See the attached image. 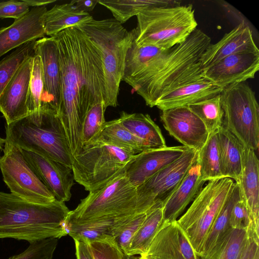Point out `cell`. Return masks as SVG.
Returning <instances> with one entry per match:
<instances>
[{
	"mask_svg": "<svg viewBox=\"0 0 259 259\" xmlns=\"http://www.w3.org/2000/svg\"><path fill=\"white\" fill-rule=\"evenodd\" d=\"M52 36L58 45L61 71L57 116L73 157L81 150L83 116L94 105L105 100L102 56L96 44L77 26Z\"/></svg>",
	"mask_w": 259,
	"mask_h": 259,
	"instance_id": "obj_1",
	"label": "cell"
},
{
	"mask_svg": "<svg viewBox=\"0 0 259 259\" xmlns=\"http://www.w3.org/2000/svg\"><path fill=\"white\" fill-rule=\"evenodd\" d=\"M210 44V37L197 28L184 42L166 50L139 46L133 41L127 53L122 81L131 85L147 106H155L168 91L203 78L200 59Z\"/></svg>",
	"mask_w": 259,
	"mask_h": 259,
	"instance_id": "obj_2",
	"label": "cell"
},
{
	"mask_svg": "<svg viewBox=\"0 0 259 259\" xmlns=\"http://www.w3.org/2000/svg\"><path fill=\"white\" fill-rule=\"evenodd\" d=\"M70 210L56 200L40 204L12 193L0 192V238L25 240L29 243L67 234L66 221Z\"/></svg>",
	"mask_w": 259,
	"mask_h": 259,
	"instance_id": "obj_3",
	"label": "cell"
},
{
	"mask_svg": "<svg viewBox=\"0 0 259 259\" xmlns=\"http://www.w3.org/2000/svg\"><path fill=\"white\" fill-rule=\"evenodd\" d=\"M5 141L71 167L72 156L56 112L29 114L6 124Z\"/></svg>",
	"mask_w": 259,
	"mask_h": 259,
	"instance_id": "obj_4",
	"label": "cell"
},
{
	"mask_svg": "<svg viewBox=\"0 0 259 259\" xmlns=\"http://www.w3.org/2000/svg\"><path fill=\"white\" fill-rule=\"evenodd\" d=\"M78 27L101 51L104 72L107 107H116L127 51L135 39L134 30L128 31L114 18L93 19Z\"/></svg>",
	"mask_w": 259,
	"mask_h": 259,
	"instance_id": "obj_5",
	"label": "cell"
},
{
	"mask_svg": "<svg viewBox=\"0 0 259 259\" xmlns=\"http://www.w3.org/2000/svg\"><path fill=\"white\" fill-rule=\"evenodd\" d=\"M138 213L136 188L124 173L81 200L70 210L66 226L101 221H117Z\"/></svg>",
	"mask_w": 259,
	"mask_h": 259,
	"instance_id": "obj_6",
	"label": "cell"
},
{
	"mask_svg": "<svg viewBox=\"0 0 259 259\" xmlns=\"http://www.w3.org/2000/svg\"><path fill=\"white\" fill-rule=\"evenodd\" d=\"M137 18L135 43L164 50L184 42L197 26L192 5L149 9Z\"/></svg>",
	"mask_w": 259,
	"mask_h": 259,
	"instance_id": "obj_7",
	"label": "cell"
},
{
	"mask_svg": "<svg viewBox=\"0 0 259 259\" xmlns=\"http://www.w3.org/2000/svg\"><path fill=\"white\" fill-rule=\"evenodd\" d=\"M134 155L99 138L72 157L74 181L89 192L98 190L124 171Z\"/></svg>",
	"mask_w": 259,
	"mask_h": 259,
	"instance_id": "obj_8",
	"label": "cell"
},
{
	"mask_svg": "<svg viewBox=\"0 0 259 259\" xmlns=\"http://www.w3.org/2000/svg\"><path fill=\"white\" fill-rule=\"evenodd\" d=\"M234 183L229 178L208 181L185 212L176 221L200 257L207 235Z\"/></svg>",
	"mask_w": 259,
	"mask_h": 259,
	"instance_id": "obj_9",
	"label": "cell"
},
{
	"mask_svg": "<svg viewBox=\"0 0 259 259\" xmlns=\"http://www.w3.org/2000/svg\"><path fill=\"white\" fill-rule=\"evenodd\" d=\"M223 126L247 148L259 146V106L255 93L246 83L229 85L221 93Z\"/></svg>",
	"mask_w": 259,
	"mask_h": 259,
	"instance_id": "obj_10",
	"label": "cell"
},
{
	"mask_svg": "<svg viewBox=\"0 0 259 259\" xmlns=\"http://www.w3.org/2000/svg\"><path fill=\"white\" fill-rule=\"evenodd\" d=\"M0 169L11 193L30 202L47 204L56 200L29 164L19 147L5 141Z\"/></svg>",
	"mask_w": 259,
	"mask_h": 259,
	"instance_id": "obj_11",
	"label": "cell"
},
{
	"mask_svg": "<svg viewBox=\"0 0 259 259\" xmlns=\"http://www.w3.org/2000/svg\"><path fill=\"white\" fill-rule=\"evenodd\" d=\"M197 158V151L188 148L178 159L136 188L138 213L162 205L181 183Z\"/></svg>",
	"mask_w": 259,
	"mask_h": 259,
	"instance_id": "obj_12",
	"label": "cell"
},
{
	"mask_svg": "<svg viewBox=\"0 0 259 259\" xmlns=\"http://www.w3.org/2000/svg\"><path fill=\"white\" fill-rule=\"evenodd\" d=\"M259 70V53L243 52L228 56L203 68L201 76L214 85L226 87L253 78Z\"/></svg>",
	"mask_w": 259,
	"mask_h": 259,
	"instance_id": "obj_13",
	"label": "cell"
},
{
	"mask_svg": "<svg viewBox=\"0 0 259 259\" xmlns=\"http://www.w3.org/2000/svg\"><path fill=\"white\" fill-rule=\"evenodd\" d=\"M34 54L40 58L43 71L44 91L41 111L57 113L60 98L61 71L58 45L53 36L44 37L35 41Z\"/></svg>",
	"mask_w": 259,
	"mask_h": 259,
	"instance_id": "obj_14",
	"label": "cell"
},
{
	"mask_svg": "<svg viewBox=\"0 0 259 259\" xmlns=\"http://www.w3.org/2000/svg\"><path fill=\"white\" fill-rule=\"evenodd\" d=\"M160 118L169 135L188 148L198 152L207 141L205 125L187 106L162 110Z\"/></svg>",
	"mask_w": 259,
	"mask_h": 259,
	"instance_id": "obj_15",
	"label": "cell"
},
{
	"mask_svg": "<svg viewBox=\"0 0 259 259\" xmlns=\"http://www.w3.org/2000/svg\"><path fill=\"white\" fill-rule=\"evenodd\" d=\"M144 259H201L177 221L162 222L145 253Z\"/></svg>",
	"mask_w": 259,
	"mask_h": 259,
	"instance_id": "obj_16",
	"label": "cell"
},
{
	"mask_svg": "<svg viewBox=\"0 0 259 259\" xmlns=\"http://www.w3.org/2000/svg\"><path fill=\"white\" fill-rule=\"evenodd\" d=\"M22 151L32 169L56 199L63 202L69 201L74 184L72 168L47 157L23 150Z\"/></svg>",
	"mask_w": 259,
	"mask_h": 259,
	"instance_id": "obj_17",
	"label": "cell"
},
{
	"mask_svg": "<svg viewBox=\"0 0 259 259\" xmlns=\"http://www.w3.org/2000/svg\"><path fill=\"white\" fill-rule=\"evenodd\" d=\"M33 56L28 57L21 64L0 96V112L7 124L29 114L26 102Z\"/></svg>",
	"mask_w": 259,
	"mask_h": 259,
	"instance_id": "obj_18",
	"label": "cell"
},
{
	"mask_svg": "<svg viewBox=\"0 0 259 259\" xmlns=\"http://www.w3.org/2000/svg\"><path fill=\"white\" fill-rule=\"evenodd\" d=\"M188 149L182 145L144 151L135 155L126 165L125 176L137 188L180 158Z\"/></svg>",
	"mask_w": 259,
	"mask_h": 259,
	"instance_id": "obj_19",
	"label": "cell"
},
{
	"mask_svg": "<svg viewBox=\"0 0 259 259\" xmlns=\"http://www.w3.org/2000/svg\"><path fill=\"white\" fill-rule=\"evenodd\" d=\"M46 6L33 7L23 17L10 26L0 29V57L23 44L46 35L44 16Z\"/></svg>",
	"mask_w": 259,
	"mask_h": 259,
	"instance_id": "obj_20",
	"label": "cell"
},
{
	"mask_svg": "<svg viewBox=\"0 0 259 259\" xmlns=\"http://www.w3.org/2000/svg\"><path fill=\"white\" fill-rule=\"evenodd\" d=\"M243 52L259 53V50L249 27L240 23L217 42L207 47L200 59L201 67L203 69L228 56Z\"/></svg>",
	"mask_w": 259,
	"mask_h": 259,
	"instance_id": "obj_21",
	"label": "cell"
},
{
	"mask_svg": "<svg viewBox=\"0 0 259 259\" xmlns=\"http://www.w3.org/2000/svg\"><path fill=\"white\" fill-rule=\"evenodd\" d=\"M205 182L201 177L197 158L177 188L163 203L162 222L177 221Z\"/></svg>",
	"mask_w": 259,
	"mask_h": 259,
	"instance_id": "obj_22",
	"label": "cell"
},
{
	"mask_svg": "<svg viewBox=\"0 0 259 259\" xmlns=\"http://www.w3.org/2000/svg\"><path fill=\"white\" fill-rule=\"evenodd\" d=\"M219 88L204 78L177 87L161 96L155 106L161 111L194 103L220 94Z\"/></svg>",
	"mask_w": 259,
	"mask_h": 259,
	"instance_id": "obj_23",
	"label": "cell"
},
{
	"mask_svg": "<svg viewBox=\"0 0 259 259\" xmlns=\"http://www.w3.org/2000/svg\"><path fill=\"white\" fill-rule=\"evenodd\" d=\"M254 151L245 147L241 174L236 182L239 186L241 197L248 209L252 223L258 229L259 161Z\"/></svg>",
	"mask_w": 259,
	"mask_h": 259,
	"instance_id": "obj_24",
	"label": "cell"
},
{
	"mask_svg": "<svg viewBox=\"0 0 259 259\" xmlns=\"http://www.w3.org/2000/svg\"><path fill=\"white\" fill-rule=\"evenodd\" d=\"M217 134L222 176L237 182L241 174L245 147L223 126L217 130Z\"/></svg>",
	"mask_w": 259,
	"mask_h": 259,
	"instance_id": "obj_25",
	"label": "cell"
},
{
	"mask_svg": "<svg viewBox=\"0 0 259 259\" xmlns=\"http://www.w3.org/2000/svg\"><path fill=\"white\" fill-rule=\"evenodd\" d=\"M118 118L122 124L139 139L148 150L167 146L161 130L149 114L122 111Z\"/></svg>",
	"mask_w": 259,
	"mask_h": 259,
	"instance_id": "obj_26",
	"label": "cell"
},
{
	"mask_svg": "<svg viewBox=\"0 0 259 259\" xmlns=\"http://www.w3.org/2000/svg\"><path fill=\"white\" fill-rule=\"evenodd\" d=\"M93 19L89 13L77 10L72 1L55 5L45 15V33L46 35L52 36L68 28L78 26Z\"/></svg>",
	"mask_w": 259,
	"mask_h": 259,
	"instance_id": "obj_27",
	"label": "cell"
},
{
	"mask_svg": "<svg viewBox=\"0 0 259 259\" xmlns=\"http://www.w3.org/2000/svg\"><path fill=\"white\" fill-rule=\"evenodd\" d=\"M98 3L108 9L121 24L147 9L181 5V2L175 0H98Z\"/></svg>",
	"mask_w": 259,
	"mask_h": 259,
	"instance_id": "obj_28",
	"label": "cell"
},
{
	"mask_svg": "<svg viewBox=\"0 0 259 259\" xmlns=\"http://www.w3.org/2000/svg\"><path fill=\"white\" fill-rule=\"evenodd\" d=\"M240 197L239 186L237 182H234L207 235L203 253L200 258H204L209 255L217 244L231 229L229 223L231 212L233 206Z\"/></svg>",
	"mask_w": 259,
	"mask_h": 259,
	"instance_id": "obj_29",
	"label": "cell"
},
{
	"mask_svg": "<svg viewBox=\"0 0 259 259\" xmlns=\"http://www.w3.org/2000/svg\"><path fill=\"white\" fill-rule=\"evenodd\" d=\"M146 217L133 239L126 255H141L149 247L163 220L162 205L155 206L146 212Z\"/></svg>",
	"mask_w": 259,
	"mask_h": 259,
	"instance_id": "obj_30",
	"label": "cell"
},
{
	"mask_svg": "<svg viewBox=\"0 0 259 259\" xmlns=\"http://www.w3.org/2000/svg\"><path fill=\"white\" fill-rule=\"evenodd\" d=\"M100 138L134 155L148 150L139 139L122 124L119 118L106 121Z\"/></svg>",
	"mask_w": 259,
	"mask_h": 259,
	"instance_id": "obj_31",
	"label": "cell"
},
{
	"mask_svg": "<svg viewBox=\"0 0 259 259\" xmlns=\"http://www.w3.org/2000/svg\"><path fill=\"white\" fill-rule=\"evenodd\" d=\"M201 178L205 182L223 178L221 171L217 131L209 134L204 145L197 152Z\"/></svg>",
	"mask_w": 259,
	"mask_h": 259,
	"instance_id": "obj_32",
	"label": "cell"
},
{
	"mask_svg": "<svg viewBox=\"0 0 259 259\" xmlns=\"http://www.w3.org/2000/svg\"><path fill=\"white\" fill-rule=\"evenodd\" d=\"M248 239L246 230L231 228L210 253L201 259H239Z\"/></svg>",
	"mask_w": 259,
	"mask_h": 259,
	"instance_id": "obj_33",
	"label": "cell"
},
{
	"mask_svg": "<svg viewBox=\"0 0 259 259\" xmlns=\"http://www.w3.org/2000/svg\"><path fill=\"white\" fill-rule=\"evenodd\" d=\"M187 107L203 122L209 134L217 131L222 126L224 111L222 107L221 94L189 104Z\"/></svg>",
	"mask_w": 259,
	"mask_h": 259,
	"instance_id": "obj_34",
	"label": "cell"
},
{
	"mask_svg": "<svg viewBox=\"0 0 259 259\" xmlns=\"http://www.w3.org/2000/svg\"><path fill=\"white\" fill-rule=\"evenodd\" d=\"M35 41L23 44L0 61V96L21 64L34 55Z\"/></svg>",
	"mask_w": 259,
	"mask_h": 259,
	"instance_id": "obj_35",
	"label": "cell"
},
{
	"mask_svg": "<svg viewBox=\"0 0 259 259\" xmlns=\"http://www.w3.org/2000/svg\"><path fill=\"white\" fill-rule=\"evenodd\" d=\"M44 91L42 63L39 56L34 54L29 85L26 105L29 114L41 112V99Z\"/></svg>",
	"mask_w": 259,
	"mask_h": 259,
	"instance_id": "obj_36",
	"label": "cell"
},
{
	"mask_svg": "<svg viewBox=\"0 0 259 259\" xmlns=\"http://www.w3.org/2000/svg\"><path fill=\"white\" fill-rule=\"evenodd\" d=\"M58 239L49 238L30 243L21 253L8 259H53Z\"/></svg>",
	"mask_w": 259,
	"mask_h": 259,
	"instance_id": "obj_37",
	"label": "cell"
},
{
	"mask_svg": "<svg viewBox=\"0 0 259 259\" xmlns=\"http://www.w3.org/2000/svg\"><path fill=\"white\" fill-rule=\"evenodd\" d=\"M229 223L231 228L244 229L249 236L259 238L258 229L254 226L248 209L241 197L232 209Z\"/></svg>",
	"mask_w": 259,
	"mask_h": 259,
	"instance_id": "obj_38",
	"label": "cell"
},
{
	"mask_svg": "<svg viewBox=\"0 0 259 259\" xmlns=\"http://www.w3.org/2000/svg\"><path fill=\"white\" fill-rule=\"evenodd\" d=\"M93 259H128L113 238L87 242Z\"/></svg>",
	"mask_w": 259,
	"mask_h": 259,
	"instance_id": "obj_39",
	"label": "cell"
},
{
	"mask_svg": "<svg viewBox=\"0 0 259 259\" xmlns=\"http://www.w3.org/2000/svg\"><path fill=\"white\" fill-rule=\"evenodd\" d=\"M146 212L134 215L119 230L113 239L119 248L126 255L130 244L146 217Z\"/></svg>",
	"mask_w": 259,
	"mask_h": 259,
	"instance_id": "obj_40",
	"label": "cell"
},
{
	"mask_svg": "<svg viewBox=\"0 0 259 259\" xmlns=\"http://www.w3.org/2000/svg\"><path fill=\"white\" fill-rule=\"evenodd\" d=\"M29 7L22 0H10L0 2V18H12L19 19L29 11Z\"/></svg>",
	"mask_w": 259,
	"mask_h": 259,
	"instance_id": "obj_41",
	"label": "cell"
},
{
	"mask_svg": "<svg viewBox=\"0 0 259 259\" xmlns=\"http://www.w3.org/2000/svg\"><path fill=\"white\" fill-rule=\"evenodd\" d=\"M239 259H259V240L248 236Z\"/></svg>",
	"mask_w": 259,
	"mask_h": 259,
	"instance_id": "obj_42",
	"label": "cell"
},
{
	"mask_svg": "<svg viewBox=\"0 0 259 259\" xmlns=\"http://www.w3.org/2000/svg\"><path fill=\"white\" fill-rule=\"evenodd\" d=\"M76 259H93L89 246L85 241L73 239Z\"/></svg>",
	"mask_w": 259,
	"mask_h": 259,
	"instance_id": "obj_43",
	"label": "cell"
},
{
	"mask_svg": "<svg viewBox=\"0 0 259 259\" xmlns=\"http://www.w3.org/2000/svg\"><path fill=\"white\" fill-rule=\"evenodd\" d=\"M76 8L86 13L91 12L98 4V0H78L72 1Z\"/></svg>",
	"mask_w": 259,
	"mask_h": 259,
	"instance_id": "obj_44",
	"label": "cell"
},
{
	"mask_svg": "<svg viewBox=\"0 0 259 259\" xmlns=\"http://www.w3.org/2000/svg\"><path fill=\"white\" fill-rule=\"evenodd\" d=\"M29 6L38 7L46 6L47 5L55 2L56 0H23Z\"/></svg>",
	"mask_w": 259,
	"mask_h": 259,
	"instance_id": "obj_45",
	"label": "cell"
},
{
	"mask_svg": "<svg viewBox=\"0 0 259 259\" xmlns=\"http://www.w3.org/2000/svg\"><path fill=\"white\" fill-rule=\"evenodd\" d=\"M5 143V139H2L0 137V158H1V153L3 148V145Z\"/></svg>",
	"mask_w": 259,
	"mask_h": 259,
	"instance_id": "obj_46",
	"label": "cell"
},
{
	"mask_svg": "<svg viewBox=\"0 0 259 259\" xmlns=\"http://www.w3.org/2000/svg\"><path fill=\"white\" fill-rule=\"evenodd\" d=\"M132 259H144V258L140 256L139 257H134V258H132Z\"/></svg>",
	"mask_w": 259,
	"mask_h": 259,
	"instance_id": "obj_47",
	"label": "cell"
},
{
	"mask_svg": "<svg viewBox=\"0 0 259 259\" xmlns=\"http://www.w3.org/2000/svg\"><path fill=\"white\" fill-rule=\"evenodd\" d=\"M132 256H128V259H132Z\"/></svg>",
	"mask_w": 259,
	"mask_h": 259,
	"instance_id": "obj_48",
	"label": "cell"
}]
</instances>
